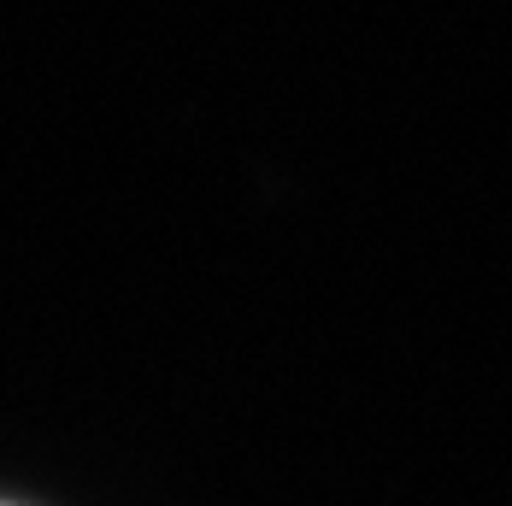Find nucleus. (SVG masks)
<instances>
[{
    "mask_svg": "<svg viewBox=\"0 0 512 506\" xmlns=\"http://www.w3.org/2000/svg\"><path fill=\"white\" fill-rule=\"evenodd\" d=\"M0 506H6V501H0Z\"/></svg>",
    "mask_w": 512,
    "mask_h": 506,
    "instance_id": "obj_1",
    "label": "nucleus"
}]
</instances>
